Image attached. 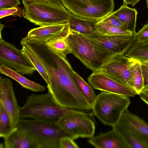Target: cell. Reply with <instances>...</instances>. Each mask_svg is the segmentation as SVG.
I'll use <instances>...</instances> for the list:
<instances>
[{
  "label": "cell",
  "mask_w": 148,
  "mask_h": 148,
  "mask_svg": "<svg viewBox=\"0 0 148 148\" xmlns=\"http://www.w3.org/2000/svg\"><path fill=\"white\" fill-rule=\"evenodd\" d=\"M19 114L20 118H30L55 125L60 118L71 114H81L91 117L93 115L92 112L60 106L49 92L29 95L25 104L20 107Z\"/></svg>",
  "instance_id": "obj_1"
},
{
  "label": "cell",
  "mask_w": 148,
  "mask_h": 148,
  "mask_svg": "<svg viewBox=\"0 0 148 148\" xmlns=\"http://www.w3.org/2000/svg\"><path fill=\"white\" fill-rule=\"evenodd\" d=\"M23 16L40 26L68 23L69 12L59 0H22Z\"/></svg>",
  "instance_id": "obj_2"
},
{
  "label": "cell",
  "mask_w": 148,
  "mask_h": 148,
  "mask_svg": "<svg viewBox=\"0 0 148 148\" xmlns=\"http://www.w3.org/2000/svg\"><path fill=\"white\" fill-rule=\"evenodd\" d=\"M67 40L71 53L92 72L99 71L115 55L77 32L70 30Z\"/></svg>",
  "instance_id": "obj_3"
},
{
  "label": "cell",
  "mask_w": 148,
  "mask_h": 148,
  "mask_svg": "<svg viewBox=\"0 0 148 148\" xmlns=\"http://www.w3.org/2000/svg\"><path fill=\"white\" fill-rule=\"evenodd\" d=\"M18 127L28 132L35 139L39 148H60V139L79 138L63 130L57 125L35 119L20 118Z\"/></svg>",
  "instance_id": "obj_4"
},
{
  "label": "cell",
  "mask_w": 148,
  "mask_h": 148,
  "mask_svg": "<svg viewBox=\"0 0 148 148\" xmlns=\"http://www.w3.org/2000/svg\"><path fill=\"white\" fill-rule=\"evenodd\" d=\"M130 103L128 97L101 91L96 96L92 106V112L104 124L113 127Z\"/></svg>",
  "instance_id": "obj_5"
},
{
  "label": "cell",
  "mask_w": 148,
  "mask_h": 148,
  "mask_svg": "<svg viewBox=\"0 0 148 148\" xmlns=\"http://www.w3.org/2000/svg\"><path fill=\"white\" fill-rule=\"evenodd\" d=\"M70 12L80 17L100 21L113 11L114 0H60Z\"/></svg>",
  "instance_id": "obj_6"
},
{
  "label": "cell",
  "mask_w": 148,
  "mask_h": 148,
  "mask_svg": "<svg viewBox=\"0 0 148 148\" xmlns=\"http://www.w3.org/2000/svg\"><path fill=\"white\" fill-rule=\"evenodd\" d=\"M14 69L21 75H32L36 69L22 49L5 41L0 35V65Z\"/></svg>",
  "instance_id": "obj_7"
},
{
  "label": "cell",
  "mask_w": 148,
  "mask_h": 148,
  "mask_svg": "<svg viewBox=\"0 0 148 148\" xmlns=\"http://www.w3.org/2000/svg\"><path fill=\"white\" fill-rule=\"evenodd\" d=\"M92 118L82 114H71L60 118L56 125L79 138H90L94 136L95 128Z\"/></svg>",
  "instance_id": "obj_8"
},
{
  "label": "cell",
  "mask_w": 148,
  "mask_h": 148,
  "mask_svg": "<svg viewBox=\"0 0 148 148\" xmlns=\"http://www.w3.org/2000/svg\"><path fill=\"white\" fill-rule=\"evenodd\" d=\"M131 59L124 54L115 55L99 71L121 84L134 89L130 69Z\"/></svg>",
  "instance_id": "obj_9"
},
{
  "label": "cell",
  "mask_w": 148,
  "mask_h": 148,
  "mask_svg": "<svg viewBox=\"0 0 148 148\" xmlns=\"http://www.w3.org/2000/svg\"><path fill=\"white\" fill-rule=\"evenodd\" d=\"M135 34L127 35H108L98 33L84 35L93 42L114 55L125 54L132 46Z\"/></svg>",
  "instance_id": "obj_10"
},
{
  "label": "cell",
  "mask_w": 148,
  "mask_h": 148,
  "mask_svg": "<svg viewBox=\"0 0 148 148\" xmlns=\"http://www.w3.org/2000/svg\"><path fill=\"white\" fill-rule=\"evenodd\" d=\"M88 80L93 88L101 91L129 97L137 95L134 89L121 84L99 71L92 72Z\"/></svg>",
  "instance_id": "obj_11"
},
{
  "label": "cell",
  "mask_w": 148,
  "mask_h": 148,
  "mask_svg": "<svg viewBox=\"0 0 148 148\" xmlns=\"http://www.w3.org/2000/svg\"><path fill=\"white\" fill-rule=\"evenodd\" d=\"M0 103L3 106L10 119L13 128L17 126L20 117V109L11 80L0 77Z\"/></svg>",
  "instance_id": "obj_12"
},
{
  "label": "cell",
  "mask_w": 148,
  "mask_h": 148,
  "mask_svg": "<svg viewBox=\"0 0 148 148\" xmlns=\"http://www.w3.org/2000/svg\"><path fill=\"white\" fill-rule=\"evenodd\" d=\"M116 124L134 134L148 148V123L144 120L127 109Z\"/></svg>",
  "instance_id": "obj_13"
},
{
  "label": "cell",
  "mask_w": 148,
  "mask_h": 148,
  "mask_svg": "<svg viewBox=\"0 0 148 148\" xmlns=\"http://www.w3.org/2000/svg\"><path fill=\"white\" fill-rule=\"evenodd\" d=\"M97 148H131L123 136L114 127L110 131L93 136L88 140Z\"/></svg>",
  "instance_id": "obj_14"
},
{
  "label": "cell",
  "mask_w": 148,
  "mask_h": 148,
  "mask_svg": "<svg viewBox=\"0 0 148 148\" xmlns=\"http://www.w3.org/2000/svg\"><path fill=\"white\" fill-rule=\"evenodd\" d=\"M70 30L68 22L64 24L41 26L30 29L26 37L30 40L46 42L68 32Z\"/></svg>",
  "instance_id": "obj_15"
},
{
  "label": "cell",
  "mask_w": 148,
  "mask_h": 148,
  "mask_svg": "<svg viewBox=\"0 0 148 148\" xmlns=\"http://www.w3.org/2000/svg\"><path fill=\"white\" fill-rule=\"evenodd\" d=\"M3 138L5 148H39L38 144L32 135L18 126Z\"/></svg>",
  "instance_id": "obj_16"
},
{
  "label": "cell",
  "mask_w": 148,
  "mask_h": 148,
  "mask_svg": "<svg viewBox=\"0 0 148 148\" xmlns=\"http://www.w3.org/2000/svg\"><path fill=\"white\" fill-rule=\"evenodd\" d=\"M98 21L82 18L69 12L68 22L71 30L87 35L97 33L95 25Z\"/></svg>",
  "instance_id": "obj_17"
},
{
  "label": "cell",
  "mask_w": 148,
  "mask_h": 148,
  "mask_svg": "<svg viewBox=\"0 0 148 148\" xmlns=\"http://www.w3.org/2000/svg\"><path fill=\"white\" fill-rule=\"evenodd\" d=\"M0 72L15 80L26 89L35 92L43 91L45 89L44 86L27 79L15 71L4 65H0Z\"/></svg>",
  "instance_id": "obj_18"
},
{
  "label": "cell",
  "mask_w": 148,
  "mask_h": 148,
  "mask_svg": "<svg viewBox=\"0 0 148 148\" xmlns=\"http://www.w3.org/2000/svg\"><path fill=\"white\" fill-rule=\"evenodd\" d=\"M112 13L127 26L129 31L133 34L136 33L138 12L135 8H130L127 5L123 3L118 10Z\"/></svg>",
  "instance_id": "obj_19"
},
{
  "label": "cell",
  "mask_w": 148,
  "mask_h": 148,
  "mask_svg": "<svg viewBox=\"0 0 148 148\" xmlns=\"http://www.w3.org/2000/svg\"><path fill=\"white\" fill-rule=\"evenodd\" d=\"M70 31V30L68 32L50 40L45 42V44L55 52L66 58L68 54L72 53L67 40V36Z\"/></svg>",
  "instance_id": "obj_20"
},
{
  "label": "cell",
  "mask_w": 148,
  "mask_h": 148,
  "mask_svg": "<svg viewBox=\"0 0 148 148\" xmlns=\"http://www.w3.org/2000/svg\"><path fill=\"white\" fill-rule=\"evenodd\" d=\"M21 44L22 51L42 77L47 85L50 84V81L47 73L40 61L34 52L22 39Z\"/></svg>",
  "instance_id": "obj_21"
},
{
  "label": "cell",
  "mask_w": 148,
  "mask_h": 148,
  "mask_svg": "<svg viewBox=\"0 0 148 148\" xmlns=\"http://www.w3.org/2000/svg\"><path fill=\"white\" fill-rule=\"evenodd\" d=\"M130 69L134 82V89L137 95L141 92L144 87V81L140 60L131 58Z\"/></svg>",
  "instance_id": "obj_22"
},
{
  "label": "cell",
  "mask_w": 148,
  "mask_h": 148,
  "mask_svg": "<svg viewBox=\"0 0 148 148\" xmlns=\"http://www.w3.org/2000/svg\"><path fill=\"white\" fill-rule=\"evenodd\" d=\"M73 77L79 88L89 104L92 107L96 96L92 88L89 84L73 70Z\"/></svg>",
  "instance_id": "obj_23"
},
{
  "label": "cell",
  "mask_w": 148,
  "mask_h": 148,
  "mask_svg": "<svg viewBox=\"0 0 148 148\" xmlns=\"http://www.w3.org/2000/svg\"><path fill=\"white\" fill-rule=\"evenodd\" d=\"M125 55L140 61H148V43L139 44L134 41Z\"/></svg>",
  "instance_id": "obj_24"
},
{
  "label": "cell",
  "mask_w": 148,
  "mask_h": 148,
  "mask_svg": "<svg viewBox=\"0 0 148 148\" xmlns=\"http://www.w3.org/2000/svg\"><path fill=\"white\" fill-rule=\"evenodd\" d=\"M11 121L3 105L0 103V137H5L13 130Z\"/></svg>",
  "instance_id": "obj_25"
},
{
  "label": "cell",
  "mask_w": 148,
  "mask_h": 148,
  "mask_svg": "<svg viewBox=\"0 0 148 148\" xmlns=\"http://www.w3.org/2000/svg\"><path fill=\"white\" fill-rule=\"evenodd\" d=\"M97 33L100 34L108 35H132L133 34L128 30L121 29L117 28L107 26L98 21L95 24Z\"/></svg>",
  "instance_id": "obj_26"
},
{
  "label": "cell",
  "mask_w": 148,
  "mask_h": 148,
  "mask_svg": "<svg viewBox=\"0 0 148 148\" xmlns=\"http://www.w3.org/2000/svg\"><path fill=\"white\" fill-rule=\"evenodd\" d=\"M112 127L115 128L123 136L131 148H147L134 134L118 124H116Z\"/></svg>",
  "instance_id": "obj_27"
},
{
  "label": "cell",
  "mask_w": 148,
  "mask_h": 148,
  "mask_svg": "<svg viewBox=\"0 0 148 148\" xmlns=\"http://www.w3.org/2000/svg\"><path fill=\"white\" fill-rule=\"evenodd\" d=\"M99 21L107 26L115 27L123 30H128L127 26L114 15L112 12Z\"/></svg>",
  "instance_id": "obj_28"
},
{
  "label": "cell",
  "mask_w": 148,
  "mask_h": 148,
  "mask_svg": "<svg viewBox=\"0 0 148 148\" xmlns=\"http://www.w3.org/2000/svg\"><path fill=\"white\" fill-rule=\"evenodd\" d=\"M134 41L139 44L148 43V23L144 25L136 33Z\"/></svg>",
  "instance_id": "obj_29"
},
{
  "label": "cell",
  "mask_w": 148,
  "mask_h": 148,
  "mask_svg": "<svg viewBox=\"0 0 148 148\" xmlns=\"http://www.w3.org/2000/svg\"><path fill=\"white\" fill-rule=\"evenodd\" d=\"M10 15L21 17L23 10L17 7L0 9V19Z\"/></svg>",
  "instance_id": "obj_30"
},
{
  "label": "cell",
  "mask_w": 148,
  "mask_h": 148,
  "mask_svg": "<svg viewBox=\"0 0 148 148\" xmlns=\"http://www.w3.org/2000/svg\"><path fill=\"white\" fill-rule=\"evenodd\" d=\"M74 140L68 137L61 138L60 141V148H78V145L73 141Z\"/></svg>",
  "instance_id": "obj_31"
},
{
  "label": "cell",
  "mask_w": 148,
  "mask_h": 148,
  "mask_svg": "<svg viewBox=\"0 0 148 148\" xmlns=\"http://www.w3.org/2000/svg\"><path fill=\"white\" fill-rule=\"evenodd\" d=\"M20 4L19 0H0V9L17 7Z\"/></svg>",
  "instance_id": "obj_32"
},
{
  "label": "cell",
  "mask_w": 148,
  "mask_h": 148,
  "mask_svg": "<svg viewBox=\"0 0 148 148\" xmlns=\"http://www.w3.org/2000/svg\"><path fill=\"white\" fill-rule=\"evenodd\" d=\"M141 66L145 87L148 86V66L141 63Z\"/></svg>",
  "instance_id": "obj_33"
},
{
  "label": "cell",
  "mask_w": 148,
  "mask_h": 148,
  "mask_svg": "<svg viewBox=\"0 0 148 148\" xmlns=\"http://www.w3.org/2000/svg\"><path fill=\"white\" fill-rule=\"evenodd\" d=\"M140 0H123V3L127 5L130 4L134 6Z\"/></svg>",
  "instance_id": "obj_34"
},
{
  "label": "cell",
  "mask_w": 148,
  "mask_h": 148,
  "mask_svg": "<svg viewBox=\"0 0 148 148\" xmlns=\"http://www.w3.org/2000/svg\"><path fill=\"white\" fill-rule=\"evenodd\" d=\"M139 95L141 99L148 106V95L142 92Z\"/></svg>",
  "instance_id": "obj_35"
},
{
  "label": "cell",
  "mask_w": 148,
  "mask_h": 148,
  "mask_svg": "<svg viewBox=\"0 0 148 148\" xmlns=\"http://www.w3.org/2000/svg\"><path fill=\"white\" fill-rule=\"evenodd\" d=\"M143 92L148 95V88L143 89L141 92Z\"/></svg>",
  "instance_id": "obj_36"
},
{
  "label": "cell",
  "mask_w": 148,
  "mask_h": 148,
  "mask_svg": "<svg viewBox=\"0 0 148 148\" xmlns=\"http://www.w3.org/2000/svg\"><path fill=\"white\" fill-rule=\"evenodd\" d=\"M140 62L141 63L148 66V61H143Z\"/></svg>",
  "instance_id": "obj_37"
},
{
  "label": "cell",
  "mask_w": 148,
  "mask_h": 148,
  "mask_svg": "<svg viewBox=\"0 0 148 148\" xmlns=\"http://www.w3.org/2000/svg\"><path fill=\"white\" fill-rule=\"evenodd\" d=\"M146 2L147 8L148 9V0H145Z\"/></svg>",
  "instance_id": "obj_38"
},
{
  "label": "cell",
  "mask_w": 148,
  "mask_h": 148,
  "mask_svg": "<svg viewBox=\"0 0 148 148\" xmlns=\"http://www.w3.org/2000/svg\"><path fill=\"white\" fill-rule=\"evenodd\" d=\"M145 88H148V86L145 87H144L143 89Z\"/></svg>",
  "instance_id": "obj_39"
},
{
  "label": "cell",
  "mask_w": 148,
  "mask_h": 148,
  "mask_svg": "<svg viewBox=\"0 0 148 148\" xmlns=\"http://www.w3.org/2000/svg\"><path fill=\"white\" fill-rule=\"evenodd\" d=\"M147 23H148V21H147Z\"/></svg>",
  "instance_id": "obj_40"
}]
</instances>
